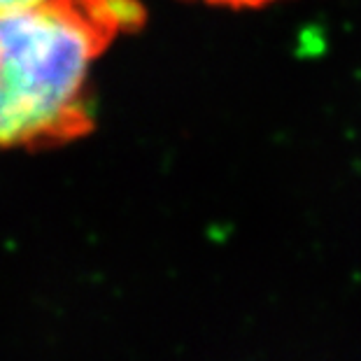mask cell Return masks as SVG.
I'll return each mask as SVG.
<instances>
[{"label": "cell", "instance_id": "1", "mask_svg": "<svg viewBox=\"0 0 361 361\" xmlns=\"http://www.w3.org/2000/svg\"><path fill=\"white\" fill-rule=\"evenodd\" d=\"M142 21L137 0H47L0 14V149H49L87 135L91 68Z\"/></svg>", "mask_w": 361, "mask_h": 361}, {"label": "cell", "instance_id": "2", "mask_svg": "<svg viewBox=\"0 0 361 361\" xmlns=\"http://www.w3.org/2000/svg\"><path fill=\"white\" fill-rule=\"evenodd\" d=\"M207 5H221V7H235V10H245V7H264L278 0H203Z\"/></svg>", "mask_w": 361, "mask_h": 361}, {"label": "cell", "instance_id": "3", "mask_svg": "<svg viewBox=\"0 0 361 361\" xmlns=\"http://www.w3.org/2000/svg\"><path fill=\"white\" fill-rule=\"evenodd\" d=\"M42 3H47V0H0V14L26 10V7H35V5H42Z\"/></svg>", "mask_w": 361, "mask_h": 361}]
</instances>
